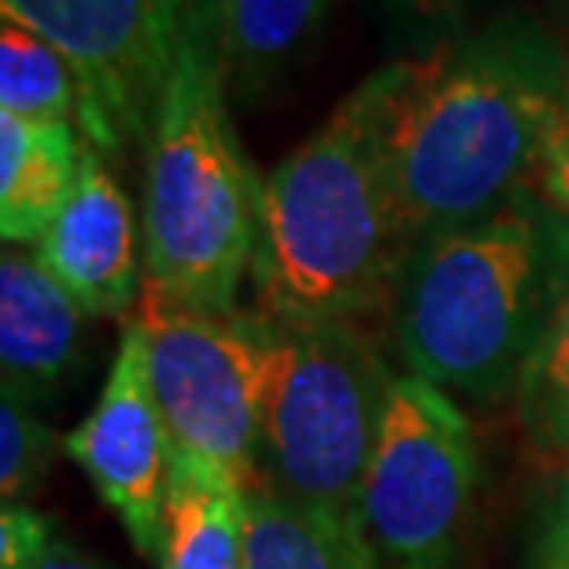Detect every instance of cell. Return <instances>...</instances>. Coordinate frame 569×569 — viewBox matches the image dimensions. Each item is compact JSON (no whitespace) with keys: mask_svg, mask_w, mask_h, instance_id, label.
<instances>
[{"mask_svg":"<svg viewBox=\"0 0 569 569\" xmlns=\"http://www.w3.org/2000/svg\"><path fill=\"white\" fill-rule=\"evenodd\" d=\"M569 56L507 16L426 60L381 67V130L407 241L451 230L532 189Z\"/></svg>","mask_w":569,"mask_h":569,"instance_id":"cell-1","label":"cell"},{"mask_svg":"<svg viewBox=\"0 0 569 569\" xmlns=\"http://www.w3.org/2000/svg\"><path fill=\"white\" fill-rule=\"evenodd\" d=\"M569 292V214L537 189L411 244L392 284L389 329L407 373L499 403Z\"/></svg>","mask_w":569,"mask_h":569,"instance_id":"cell-2","label":"cell"},{"mask_svg":"<svg viewBox=\"0 0 569 569\" xmlns=\"http://www.w3.org/2000/svg\"><path fill=\"white\" fill-rule=\"evenodd\" d=\"M407 252L385 156L381 82L370 74L263 181L252 263L259 315L362 322L392 300Z\"/></svg>","mask_w":569,"mask_h":569,"instance_id":"cell-3","label":"cell"},{"mask_svg":"<svg viewBox=\"0 0 569 569\" xmlns=\"http://www.w3.org/2000/svg\"><path fill=\"white\" fill-rule=\"evenodd\" d=\"M214 0H192L174 74L144 144V281L197 311L230 315L256 263L263 181L226 111Z\"/></svg>","mask_w":569,"mask_h":569,"instance_id":"cell-4","label":"cell"},{"mask_svg":"<svg viewBox=\"0 0 569 569\" xmlns=\"http://www.w3.org/2000/svg\"><path fill=\"white\" fill-rule=\"evenodd\" d=\"M259 481L300 507L359 521L396 373L359 322L259 315Z\"/></svg>","mask_w":569,"mask_h":569,"instance_id":"cell-5","label":"cell"},{"mask_svg":"<svg viewBox=\"0 0 569 569\" xmlns=\"http://www.w3.org/2000/svg\"><path fill=\"white\" fill-rule=\"evenodd\" d=\"M477 488L473 429L448 392L396 373L359 521L381 569H451Z\"/></svg>","mask_w":569,"mask_h":569,"instance_id":"cell-6","label":"cell"},{"mask_svg":"<svg viewBox=\"0 0 569 569\" xmlns=\"http://www.w3.org/2000/svg\"><path fill=\"white\" fill-rule=\"evenodd\" d=\"M133 318L170 448L259 485V315L197 311L144 281Z\"/></svg>","mask_w":569,"mask_h":569,"instance_id":"cell-7","label":"cell"},{"mask_svg":"<svg viewBox=\"0 0 569 569\" xmlns=\"http://www.w3.org/2000/svg\"><path fill=\"white\" fill-rule=\"evenodd\" d=\"M189 8L192 0H0V16L71 63L82 86L78 130L100 156L152 138Z\"/></svg>","mask_w":569,"mask_h":569,"instance_id":"cell-8","label":"cell"},{"mask_svg":"<svg viewBox=\"0 0 569 569\" xmlns=\"http://www.w3.org/2000/svg\"><path fill=\"white\" fill-rule=\"evenodd\" d=\"M63 451L82 466L100 499L119 515L133 548L159 555L174 448L148 378V348L138 318L122 329L104 392L86 422L63 440Z\"/></svg>","mask_w":569,"mask_h":569,"instance_id":"cell-9","label":"cell"},{"mask_svg":"<svg viewBox=\"0 0 569 569\" xmlns=\"http://www.w3.org/2000/svg\"><path fill=\"white\" fill-rule=\"evenodd\" d=\"M38 263L74 296L86 315L122 318L144 289V233L127 192L93 144L60 219L33 244Z\"/></svg>","mask_w":569,"mask_h":569,"instance_id":"cell-10","label":"cell"},{"mask_svg":"<svg viewBox=\"0 0 569 569\" xmlns=\"http://www.w3.org/2000/svg\"><path fill=\"white\" fill-rule=\"evenodd\" d=\"M82 307L38 263V256L0 259V362L4 385L44 400L71 367L82 337Z\"/></svg>","mask_w":569,"mask_h":569,"instance_id":"cell-11","label":"cell"},{"mask_svg":"<svg viewBox=\"0 0 569 569\" xmlns=\"http://www.w3.org/2000/svg\"><path fill=\"white\" fill-rule=\"evenodd\" d=\"M74 122L0 116V233L8 244H38L74 197L86 159Z\"/></svg>","mask_w":569,"mask_h":569,"instance_id":"cell-12","label":"cell"},{"mask_svg":"<svg viewBox=\"0 0 569 569\" xmlns=\"http://www.w3.org/2000/svg\"><path fill=\"white\" fill-rule=\"evenodd\" d=\"M159 569H244V488L181 451L170 455Z\"/></svg>","mask_w":569,"mask_h":569,"instance_id":"cell-13","label":"cell"},{"mask_svg":"<svg viewBox=\"0 0 569 569\" xmlns=\"http://www.w3.org/2000/svg\"><path fill=\"white\" fill-rule=\"evenodd\" d=\"M244 569H381L359 521L300 507L267 481L244 492Z\"/></svg>","mask_w":569,"mask_h":569,"instance_id":"cell-14","label":"cell"},{"mask_svg":"<svg viewBox=\"0 0 569 569\" xmlns=\"http://www.w3.org/2000/svg\"><path fill=\"white\" fill-rule=\"evenodd\" d=\"M329 0H214V38L226 78L270 82L322 27Z\"/></svg>","mask_w":569,"mask_h":569,"instance_id":"cell-15","label":"cell"},{"mask_svg":"<svg viewBox=\"0 0 569 569\" xmlns=\"http://www.w3.org/2000/svg\"><path fill=\"white\" fill-rule=\"evenodd\" d=\"M0 116L74 127L82 116V86L71 63L16 19L0 22Z\"/></svg>","mask_w":569,"mask_h":569,"instance_id":"cell-16","label":"cell"},{"mask_svg":"<svg viewBox=\"0 0 569 569\" xmlns=\"http://www.w3.org/2000/svg\"><path fill=\"white\" fill-rule=\"evenodd\" d=\"M515 400L532 448L543 455H569V292L521 370Z\"/></svg>","mask_w":569,"mask_h":569,"instance_id":"cell-17","label":"cell"},{"mask_svg":"<svg viewBox=\"0 0 569 569\" xmlns=\"http://www.w3.org/2000/svg\"><path fill=\"white\" fill-rule=\"evenodd\" d=\"M30 396L4 385L0 400V492L4 503H19L44 477L56 451V432L33 411Z\"/></svg>","mask_w":569,"mask_h":569,"instance_id":"cell-18","label":"cell"},{"mask_svg":"<svg viewBox=\"0 0 569 569\" xmlns=\"http://www.w3.org/2000/svg\"><path fill=\"white\" fill-rule=\"evenodd\" d=\"M52 540V526L33 510L4 503L0 515V569H33Z\"/></svg>","mask_w":569,"mask_h":569,"instance_id":"cell-19","label":"cell"},{"mask_svg":"<svg viewBox=\"0 0 569 569\" xmlns=\"http://www.w3.org/2000/svg\"><path fill=\"white\" fill-rule=\"evenodd\" d=\"M537 192L569 214V78H566V93H562L559 116H555L548 148H543V159L537 170Z\"/></svg>","mask_w":569,"mask_h":569,"instance_id":"cell-20","label":"cell"},{"mask_svg":"<svg viewBox=\"0 0 569 569\" xmlns=\"http://www.w3.org/2000/svg\"><path fill=\"white\" fill-rule=\"evenodd\" d=\"M537 569H569V503L555 515L548 537L540 540Z\"/></svg>","mask_w":569,"mask_h":569,"instance_id":"cell-21","label":"cell"},{"mask_svg":"<svg viewBox=\"0 0 569 569\" xmlns=\"http://www.w3.org/2000/svg\"><path fill=\"white\" fill-rule=\"evenodd\" d=\"M33 569H104V566H100L93 555H86L82 548H74L71 540L52 537Z\"/></svg>","mask_w":569,"mask_h":569,"instance_id":"cell-22","label":"cell"},{"mask_svg":"<svg viewBox=\"0 0 569 569\" xmlns=\"http://www.w3.org/2000/svg\"><path fill=\"white\" fill-rule=\"evenodd\" d=\"M392 11H400V16H411V19H437L443 11L459 8L462 0H385Z\"/></svg>","mask_w":569,"mask_h":569,"instance_id":"cell-23","label":"cell"}]
</instances>
